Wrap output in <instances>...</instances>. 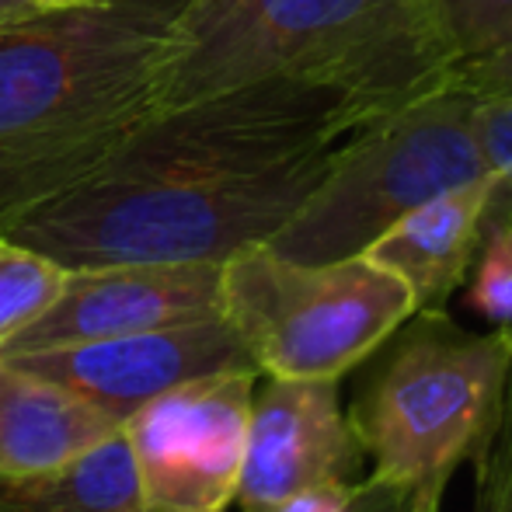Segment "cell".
I'll return each mask as SVG.
<instances>
[{
    "instance_id": "obj_1",
    "label": "cell",
    "mask_w": 512,
    "mask_h": 512,
    "mask_svg": "<svg viewBox=\"0 0 512 512\" xmlns=\"http://www.w3.org/2000/svg\"><path fill=\"white\" fill-rule=\"evenodd\" d=\"M182 0H102L0 32V220L95 175L150 119Z\"/></svg>"
},
{
    "instance_id": "obj_2",
    "label": "cell",
    "mask_w": 512,
    "mask_h": 512,
    "mask_svg": "<svg viewBox=\"0 0 512 512\" xmlns=\"http://www.w3.org/2000/svg\"><path fill=\"white\" fill-rule=\"evenodd\" d=\"M432 0H182L154 74V115L258 84H317L370 119L446 84Z\"/></svg>"
},
{
    "instance_id": "obj_3",
    "label": "cell",
    "mask_w": 512,
    "mask_h": 512,
    "mask_svg": "<svg viewBox=\"0 0 512 512\" xmlns=\"http://www.w3.org/2000/svg\"><path fill=\"white\" fill-rule=\"evenodd\" d=\"M328 154L265 168L102 164L39 206L0 220V234L60 269L216 262L269 244L307 203Z\"/></svg>"
},
{
    "instance_id": "obj_4",
    "label": "cell",
    "mask_w": 512,
    "mask_h": 512,
    "mask_svg": "<svg viewBox=\"0 0 512 512\" xmlns=\"http://www.w3.org/2000/svg\"><path fill=\"white\" fill-rule=\"evenodd\" d=\"M345 408L366 478L443 502L457 467L481 450L512 373L506 331H471L446 310H415L377 352Z\"/></svg>"
},
{
    "instance_id": "obj_5",
    "label": "cell",
    "mask_w": 512,
    "mask_h": 512,
    "mask_svg": "<svg viewBox=\"0 0 512 512\" xmlns=\"http://www.w3.org/2000/svg\"><path fill=\"white\" fill-rule=\"evenodd\" d=\"M478 178L474 95L439 84L345 136L307 203L265 248L297 262L363 255L408 209Z\"/></svg>"
},
{
    "instance_id": "obj_6",
    "label": "cell",
    "mask_w": 512,
    "mask_h": 512,
    "mask_svg": "<svg viewBox=\"0 0 512 512\" xmlns=\"http://www.w3.org/2000/svg\"><path fill=\"white\" fill-rule=\"evenodd\" d=\"M223 317L272 380H342L415 314L408 286L366 255L297 262L265 244L220 269Z\"/></svg>"
},
{
    "instance_id": "obj_7",
    "label": "cell",
    "mask_w": 512,
    "mask_h": 512,
    "mask_svg": "<svg viewBox=\"0 0 512 512\" xmlns=\"http://www.w3.org/2000/svg\"><path fill=\"white\" fill-rule=\"evenodd\" d=\"M262 373H216L147 401L122 422L143 512H227Z\"/></svg>"
},
{
    "instance_id": "obj_8",
    "label": "cell",
    "mask_w": 512,
    "mask_h": 512,
    "mask_svg": "<svg viewBox=\"0 0 512 512\" xmlns=\"http://www.w3.org/2000/svg\"><path fill=\"white\" fill-rule=\"evenodd\" d=\"M0 359L67 387L77 398L112 415L115 422H126L136 408L161 398L164 391L189 384V380L244 370L258 373L248 345L241 342L234 324L223 314L175 324V328L136 331V335Z\"/></svg>"
},
{
    "instance_id": "obj_9",
    "label": "cell",
    "mask_w": 512,
    "mask_h": 512,
    "mask_svg": "<svg viewBox=\"0 0 512 512\" xmlns=\"http://www.w3.org/2000/svg\"><path fill=\"white\" fill-rule=\"evenodd\" d=\"M216 262L91 265L67 269L53 304L0 345V356L175 328L223 314Z\"/></svg>"
},
{
    "instance_id": "obj_10",
    "label": "cell",
    "mask_w": 512,
    "mask_h": 512,
    "mask_svg": "<svg viewBox=\"0 0 512 512\" xmlns=\"http://www.w3.org/2000/svg\"><path fill=\"white\" fill-rule=\"evenodd\" d=\"M262 380L237 481L241 512H269L314 485H359L366 457L352 436L338 380Z\"/></svg>"
},
{
    "instance_id": "obj_11",
    "label": "cell",
    "mask_w": 512,
    "mask_h": 512,
    "mask_svg": "<svg viewBox=\"0 0 512 512\" xmlns=\"http://www.w3.org/2000/svg\"><path fill=\"white\" fill-rule=\"evenodd\" d=\"M488 175L425 199L394 220L370 248V262L408 286L415 310H446L481 244Z\"/></svg>"
},
{
    "instance_id": "obj_12",
    "label": "cell",
    "mask_w": 512,
    "mask_h": 512,
    "mask_svg": "<svg viewBox=\"0 0 512 512\" xmlns=\"http://www.w3.org/2000/svg\"><path fill=\"white\" fill-rule=\"evenodd\" d=\"M119 429L91 401L0 359V474L67 467Z\"/></svg>"
},
{
    "instance_id": "obj_13",
    "label": "cell",
    "mask_w": 512,
    "mask_h": 512,
    "mask_svg": "<svg viewBox=\"0 0 512 512\" xmlns=\"http://www.w3.org/2000/svg\"><path fill=\"white\" fill-rule=\"evenodd\" d=\"M0 512H143L126 432L56 471L0 474Z\"/></svg>"
},
{
    "instance_id": "obj_14",
    "label": "cell",
    "mask_w": 512,
    "mask_h": 512,
    "mask_svg": "<svg viewBox=\"0 0 512 512\" xmlns=\"http://www.w3.org/2000/svg\"><path fill=\"white\" fill-rule=\"evenodd\" d=\"M63 272L46 255L0 234V345L53 304Z\"/></svg>"
},
{
    "instance_id": "obj_15",
    "label": "cell",
    "mask_w": 512,
    "mask_h": 512,
    "mask_svg": "<svg viewBox=\"0 0 512 512\" xmlns=\"http://www.w3.org/2000/svg\"><path fill=\"white\" fill-rule=\"evenodd\" d=\"M474 140L488 175L481 234L512 223V91L474 95Z\"/></svg>"
},
{
    "instance_id": "obj_16",
    "label": "cell",
    "mask_w": 512,
    "mask_h": 512,
    "mask_svg": "<svg viewBox=\"0 0 512 512\" xmlns=\"http://www.w3.org/2000/svg\"><path fill=\"white\" fill-rule=\"evenodd\" d=\"M453 63L512 42V0H432Z\"/></svg>"
},
{
    "instance_id": "obj_17",
    "label": "cell",
    "mask_w": 512,
    "mask_h": 512,
    "mask_svg": "<svg viewBox=\"0 0 512 512\" xmlns=\"http://www.w3.org/2000/svg\"><path fill=\"white\" fill-rule=\"evenodd\" d=\"M467 307L492 328H512V223L481 234L467 269Z\"/></svg>"
},
{
    "instance_id": "obj_18",
    "label": "cell",
    "mask_w": 512,
    "mask_h": 512,
    "mask_svg": "<svg viewBox=\"0 0 512 512\" xmlns=\"http://www.w3.org/2000/svg\"><path fill=\"white\" fill-rule=\"evenodd\" d=\"M474 464V512H512V373L499 418L471 457Z\"/></svg>"
},
{
    "instance_id": "obj_19",
    "label": "cell",
    "mask_w": 512,
    "mask_h": 512,
    "mask_svg": "<svg viewBox=\"0 0 512 512\" xmlns=\"http://www.w3.org/2000/svg\"><path fill=\"white\" fill-rule=\"evenodd\" d=\"M446 84L471 95H492V91H512V42L488 49L471 60H460L446 70Z\"/></svg>"
},
{
    "instance_id": "obj_20",
    "label": "cell",
    "mask_w": 512,
    "mask_h": 512,
    "mask_svg": "<svg viewBox=\"0 0 512 512\" xmlns=\"http://www.w3.org/2000/svg\"><path fill=\"white\" fill-rule=\"evenodd\" d=\"M359 485H314L304 492L286 495L269 512H352V499H356Z\"/></svg>"
},
{
    "instance_id": "obj_21",
    "label": "cell",
    "mask_w": 512,
    "mask_h": 512,
    "mask_svg": "<svg viewBox=\"0 0 512 512\" xmlns=\"http://www.w3.org/2000/svg\"><path fill=\"white\" fill-rule=\"evenodd\" d=\"M352 512H411V495L377 478H363L352 499Z\"/></svg>"
},
{
    "instance_id": "obj_22",
    "label": "cell",
    "mask_w": 512,
    "mask_h": 512,
    "mask_svg": "<svg viewBox=\"0 0 512 512\" xmlns=\"http://www.w3.org/2000/svg\"><path fill=\"white\" fill-rule=\"evenodd\" d=\"M35 7H28L25 0H0V32L4 28H11V25H18V21H25V18H35Z\"/></svg>"
},
{
    "instance_id": "obj_23",
    "label": "cell",
    "mask_w": 512,
    "mask_h": 512,
    "mask_svg": "<svg viewBox=\"0 0 512 512\" xmlns=\"http://www.w3.org/2000/svg\"><path fill=\"white\" fill-rule=\"evenodd\" d=\"M35 11H67V7H88V4H102V0H25Z\"/></svg>"
},
{
    "instance_id": "obj_24",
    "label": "cell",
    "mask_w": 512,
    "mask_h": 512,
    "mask_svg": "<svg viewBox=\"0 0 512 512\" xmlns=\"http://www.w3.org/2000/svg\"><path fill=\"white\" fill-rule=\"evenodd\" d=\"M411 512H439V502H411Z\"/></svg>"
},
{
    "instance_id": "obj_25",
    "label": "cell",
    "mask_w": 512,
    "mask_h": 512,
    "mask_svg": "<svg viewBox=\"0 0 512 512\" xmlns=\"http://www.w3.org/2000/svg\"><path fill=\"white\" fill-rule=\"evenodd\" d=\"M506 338H509V345H512V328H506Z\"/></svg>"
}]
</instances>
